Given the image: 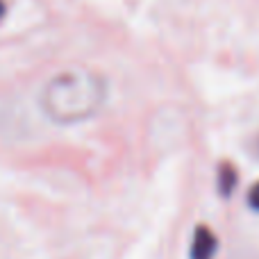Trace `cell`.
<instances>
[{"instance_id": "obj_1", "label": "cell", "mask_w": 259, "mask_h": 259, "mask_svg": "<svg viewBox=\"0 0 259 259\" xmlns=\"http://www.w3.org/2000/svg\"><path fill=\"white\" fill-rule=\"evenodd\" d=\"M107 98V82L89 68H66L44 84L39 107L57 125L89 121Z\"/></svg>"}, {"instance_id": "obj_2", "label": "cell", "mask_w": 259, "mask_h": 259, "mask_svg": "<svg viewBox=\"0 0 259 259\" xmlns=\"http://www.w3.org/2000/svg\"><path fill=\"white\" fill-rule=\"evenodd\" d=\"M216 250H219V239H216L214 230H209L207 225H198L191 239V250L189 257L191 259H214Z\"/></svg>"}, {"instance_id": "obj_3", "label": "cell", "mask_w": 259, "mask_h": 259, "mask_svg": "<svg viewBox=\"0 0 259 259\" xmlns=\"http://www.w3.org/2000/svg\"><path fill=\"white\" fill-rule=\"evenodd\" d=\"M237 180H239V175H237V168H234L232 164H221V168H219V191H221V196H230V193L234 191V187H237Z\"/></svg>"}, {"instance_id": "obj_4", "label": "cell", "mask_w": 259, "mask_h": 259, "mask_svg": "<svg viewBox=\"0 0 259 259\" xmlns=\"http://www.w3.org/2000/svg\"><path fill=\"white\" fill-rule=\"evenodd\" d=\"M248 205H250V209L259 211V182L252 184L250 191H248Z\"/></svg>"}, {"instance_id": "obj_5", "label": "cell", "mask_w": 259, "mask_h": 259, "mask_svg": "<svg viewBox=\"0 0 259 259\" xmlns=\"http://www.w3.org/2000/svg\"><path fill=\"white\" fill-rule=\"evenodd\" d=\"M3 14H5V3L0 0V18H3Z\"/></svg>"}]
</instances>
